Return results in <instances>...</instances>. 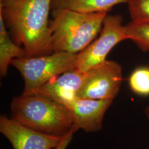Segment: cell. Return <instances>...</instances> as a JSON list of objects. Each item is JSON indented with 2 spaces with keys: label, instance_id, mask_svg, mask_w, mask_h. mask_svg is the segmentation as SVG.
<instances>
[{
  "label": "cell",
  "instance_id": "6da1fadb",
  "mask_svg": "<svg viewBox=\"0 0 149 149\" xmlns=\"http://www.w3.org/2000/svg\"><path fill=\"white\" fill-rule=\"evenodd\" d=\"M52 0H0V12L26 56L52 54L49 16Z\"/></svg>",
  "mask_w": 149,
  "mask_h": 149
},
{
  "label": "cell",
  "instance_id": "7a4b0ae2",
  "mask_svg": "<svg viewBox=\"0 0 149 149\" xmlns=\"http://www.w3.org/2000/svg\"><path fill=\"white\" fill-rule=\"evenodd\" d=\"M11 109L13 120L42 133L64 137L75 130L68 108L39 94L22 93L13 98Z\"/></svg>",
  "mask_w": 149,
  "mask_h": 149
},
{
  "label": "cell",
  "instance_id": "3957f363",
  "mask_svg": "<svg viewBox=\"0 0 149 149\" xmlns=\"http://www.w3.org/2000/svg\"><path fill=\"white\" fill-rule=\"evenodd\" d=\"M53 11L50 23L53 52L78 54L101 30L107 13H84L66 9Z\"/></svg>",
  "mask_w": 149,
  "mask_h": 149
},
{
  "label": "cell",
  "instance_id": "277c9868",
  "mask_svg": "<svg viewBox=\"0 0 149 149\" xmlns=\"http://www.w3.org/2000/svg\"><path fill=\"white\" fill-rule=\"evenodd\" d=\"M77 54L67 52L13 59L11 65L17 70L24 80L23 93H30L50 80L76 69Z\"/></svg>",
  "mask_w": 149,
  "mask_h": 149
},
{
  "label": "cell",
  "instance_id": "5b68a950",
  "mask_svg": "<svg viewBox=\"0 0 149 149\" xmlns=\"http://www.w3.org/2000/svg\"><path fill=\"white\" fill-rule=\"evenodd\" d=\"M126 39L122 16L107 15L99 38L77 54L76 70L85 72L103 63L112 49Z\"/></svg>",
  "mask_w": 149,
  "mask_h": 149
},
{
  "label": "cell",
  "instance_id": "8992f818",
  "mask_svg": "<svg viewBox=\"0 0 149 149\" xmlns=\"http://www.w3.org/2000/svg\"><path fill=\"white\" fill-rule=\"evenodd\" d=\"M122 81L120 65L106 60L87 71L84 82L77 93V98L113 100L119 92Z\"/></svg>",
  "mask_w": 149,
  "mask_h": 149
},
{
  "label": "cell",
  "instance_id": "52a82bcc",
  "mask_svg": "<svg viewBox=\"0 0 149 149\" xmlns=\"http://www.w3.org/2000/svg\"><path fill=\"white\" fill-rule=\"evenodd\" d=\"M0 132L14 149H52L57 147L64 137L42 133L6 116L0 118Z\"/></svg>",
  "mask_w": 149,
  "mask_h": 149
},
{
  "label": "cell",
  "instance_id": "ba28073f",
  "mask_svg": "<svg viewBox=\"0 0 149 149\" xmlns=\"http://www.w3.org/2000/svg\"><path fill=\"white\" fill-rule=\"evenodd\" d=\"M112 100H93L77 98L68 107L77 131L96 132L102 128L103 118L111 106Z\"/></svg>",
  "mask_w": 149,
  "mask_h": 149
},
{
  "label": "cell",
  "instance_id": "9c48e42d",
  "mask_svg": "<svg viewBox=\"0 0 149 149\" xmlns=\"http://www.w3.org/2000/svg\"><path fill=\"white\" fill-rule=\"evenodd\" d=\"M86 74L87 72H81L76 69L66 72L32 93L47 97L68 107L77 98Z\"/></svg>",
  "mask_w": 149,
  "mask_h": 149
},
{
  "label": "cell",
  "instance_id": "30bf717a",
  "mask_svg": "<svg viewBox=\"0 0 149 149\" xmlns=\"http://www.w3.org/2000/svg\"><path fill=\"white\" fill-rule=\"evenodd\" d=\"M128 0H52V10L66 9L84 13H107L114 6Z\"/></svg>",
  "mask_w": 149,
  "mask_h": 149
},
{
  "label": "cell",
  "instance_id": "8fae6325",
  "mask_svg": "<svg viewBox=\"0 0 149 149\" xmlns=\"http://www.w3.org/2000/svg\"><path fill=\"white\" fill-rule=\"evenodd\" d=\"M26 56L24 49L11 40L2 13L0 12V73L7 74L9 65L13 59Z\"/></svg>",
  "mask_w": 149,
  "mask_h": 149
},
{
  "label": "cell",
  "instance_id": "7c38bea8",
  "mask_svg": "<svg viewBox=\"0 0 149 149\" xmlns=\"http://www.w3.org/2000/svg\"><path fill=\"white\" fill-rule=\"evenodd\" d=\"M127 39L144 52H149V23L131 21L125 26Z\"/></svg>",
  "mask_w": 149,
  "mask_h": 149
},
{
  "label": "cell",
  "instance_id": "4fadbf2b",
  "mask_svg": "<svg viewBox=\"0 0 149 149\" xmlns=\"http://www.w3.org/2000/svg\"><path fill=\"white\" fill-rule=\"evenodd\" d=\"M129 84L135 93L140 96H149V68H140L135 70L129 77Z\"/></svg>",
  "mask_w": 149,
  "mask_h": 149
},
{
  "label": "cell",
  "instance_id": "5bb4252c",
  "mask_svg": "<svg viewBox=\"0 0 149 149\" xmlns=\"http://www.w3.org/2000/svg\"><path fill=\"white\" fill-rule=\"evenodd\" d=\"M132 21L149 23V0H128Z\"/></svg>",
  "mask_w": 149,
  "mask_h": 149
},
{
  "label": "cell",
  "instance_id": "9a60e30c",
  "mask_svg": "<svg viewBox=\"0 0 149 149\" xmlns=\"http://www.w3.org/2000/svg\"><path fill=\"white\" fill-rule=\"evenodd\" d=\"M76 131L74 129H72L71 130L69 133L66 134L63 139L61 143L59 144V145L56 147L55 149H66L67 148L68 146L69 145L70 142L71 141L72 138H73V135L74 132Z\"/></svg>",
  "mask_w": 149,
  "mask_h": 149
},
{
  "label": "cell",
  "instance_id": "2e32d148",
  "mask_svg": "<svg viewBox=\"0 0 149 149\" xmlns=\"http://www.w3.org/2000/svg\"><path fill=\"white\" fill-rule=\"evenodd\" d=\"M145 114L147 118L149 119V106L147 107L145 109Z\"/></svg>",
  "mask_w": 149,
  "mask_h": 149
}]
</instances>
